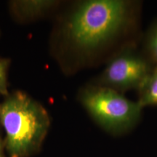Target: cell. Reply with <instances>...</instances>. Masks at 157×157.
<instances>
[{
  "mask_svg": "<svg viewBox=\"0 0 157 157\" xmlns=\"http://www.w3.org/2000/svg\"><path fill=\"white\" fill-rule=\"evenodd\" d=\"M132 5L125 0L80 2L63 25L64 44L76 55L93 54L126 29L132 17Z\"/></svg>",
  "mask_w": 157,
  "mask_h": 157,
  "instance_id": "6da1fadb",
  "label": "cell"
},
{
  "mask_svg": "<svg viewBox=\"0 0 157 157\" xmlns=\"http://www.w3.org/2000/svg\"><path fill=\"white\" fill-rule=\"evenodd\" d=\"M8 157H31L40 151L50 127L46 109L22 91H14L0 103Z\"/></svg>",
  "mask_w": 157,
  "mask_h": 157,
  "instance_id": "7a4b0ae2",
  "label": "cell"
},
{
  "mask_svg": "<svg viewBox=\"0 0 157 157\" xmlns=\"http://www.w3.org/2000/svg\"><path fill=\"white\" fill-rule=\"evenodd\" d=\"M78 99L98 126L115 135L132 129L140 120L143 109L122 93L96 84L82 88Z\"/></svg>",
  "mask_w": 157,
  "mask_h": 157,
  "instance_id": "3957f363",
  "label": "cell"
},
{
  "mask_svg": "<svg viewBox=\"0 0 157 157\" xmlns=\"http://www.w3.org/2000/svg\"><path fill=\"white\" fill-rule=\"evenodd\" d=\"M152 70L144 57L135 50L127 49L110 60L94 84L121 93L131 90L139 92Z\"/></svg>",
  "mask_w": 157,
  "mask_h": 157,
  "instance_id": "277c9868",
  "label": "cell"
},
{
  "mask_svg": "<svg viewBox=\"0 0 157 157\" xmlns=\"http://www.w3.org/2000/svg\"><path fill=\"white\" fill-rule=\"evenodd\" d=\"M59 5L55 0H13L8 7L11 16L20 23H29L40 18Z\"/></svg>",
  "mask_w": 157,
  "mask_h": 157,
  "instance_id": "5b68a950",
  "label": "cell"
},
{
  "mask_svg": "<svg viewBox=\"0 0 157 157\" xmlns=\"http://www.w3.org/2000/svg\"><path fill=\"white\" fill-rule=\"evenodd\" d=\"M139 104L143 108L157 105V65L139 91Z\"/></svg>",
  "mask_w": 157,
  "mask_h": 157,
  "instance_id": "8992f818",
  "label": "cell"
},
{
  "mask_svg": "<svg viewBox=\"0 0 157 157\" xmlns=\"http://www.w3.org/2000/svg\"><path fill=\"white\" fill-rule=\"evenodd\" d=\"M10 60L0 57V95L7 97L10 95L8 91V70Z\"/></svg>",
  "mask_w": 157,
  "mask_h": 157,
  "instance_id": "52a82bcc",
  "label": "cell"
},
{
  "mask_svg": "<svg viewBox=\"0 0 157 157\" xmlns=\"http://www.w3.org/2000/svg\"><path fill=\"white\" fill-rule=\"evenodd\" d=\"M148 50L152 60L157 65V25L153 29L149 36Z\"/></svg>",
  "mask_w": 157,
  "mask_h": 157,
  "instance_id": "ba28073f",
  "label": "cell"
},
{
  "mask_svg": "<svg viewBox=\"0 0 157 157\" xmlns=\"http://www.w3.org/2000/svg\"><path fill=\"white\" fill-rule=\"evenodd\" d=\"M0 157H6L5 143H4V139L2 137L1 134H0Z\"/></svg>",
  "mask_w": 157,
  "mask_h": 157,
  "instance_id": "9c48e42d",
  "label": "cell"
},
{
  "mask_svg": "<svg viewBox=\"0 0 157 157\" xmlns=\"http://www.w3.org/2000/svg\"><path fill=\"white\" fill-rule=\"evenodd\" d=\"M2 125H1V121H0V134H1V130H2Z\"/></svg>",
  "mask_w": 157,
  "mask_h": 157,
  "instance_id": "30bf717a",
  "label": "cell"
}]
</instances>
